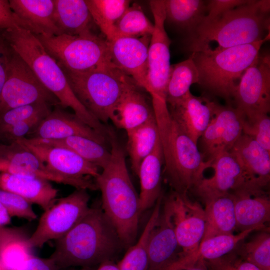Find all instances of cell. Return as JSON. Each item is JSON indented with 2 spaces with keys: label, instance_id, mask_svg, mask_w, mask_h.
Masks as SVG:
<instances>
[{
  "label": "cell",
  "instance_id": "48",
  "mask_svg": "<svg viewBox=\"0 0 270 270\" xmlns=\"http://www.w3.org/2000/svg\"><path fill=\"white\" fill-rule=\"evenodd\" d=\"M11 222V216L6 208L0 202V226L8 224Z\"/></svg>",
  "mask_w": 270,
  "mask_h": 270
},
{
  "label": "cell",
  "instance_id": "45",
  "mask_svg": "<svg viewBox=\"0 0 270 270\" xmlns=\"http://www.w3.org/2000/svg\"><path fill=\"white\" fill-rule=\"evenodd\" d=\"M12 49L0 30V94L6 82Z\"/></svg>",
  "mask_w": 270,
  "mask_h": 270
},
{
  "label": "cell",
  "instance_id": "12",
  "mask_svg": "<svg viewBox=\"0 0 270 270\" xmlns=\"http://www.w3.org/2000/svg\"><path fill=\"white\" fill-rule=\"evenodd\" d=\"M16 142L36 154L52 172L78 182L87 190H98L95 179L100 174L98 168L68 148L48 144L42 140L24 138Z\"/></svg>",
  "mask_w": 270,
  "mask_h": 270
},
{
  "label": "cell",
  "instance_id": "23",
  "mask_svg": "<svg viewBox=\"0 0 270 270\" xmlns=\"http://www.w3.org/2000/svg\"><path fill=\"white\" fill-rule=\"evenodd\" d=\"M229 152L250 181L259 189L265 190L270 180V152L243 134Z\"/></svg>",
  "mask_w": 270,
  "mask_h": 270
},
{
  "label": "cell",
  "instance_id": "19",
  "mask_svg": "<svg viewBox=\"0 0 270 270\" xmlns=\"http://www.w3.org/2000/svg\"><path fill=\"white\" fill-rule=\"evenodd\" d=\"M214 103L205 97L195 96L189 91L168 107L172 118L198 144L212 118Z\"/></svg>",
  "mask_w": 270,
  "mask_h": 270
},
{
  "label": "cell",
  "instance_id": "53",
  "mask_svg": "<svg viewBox=\"0 0 270 270\" xmlns=\"http://www.w3.org/2000/svg\"><path fill=\"white\" fill-rule=\"evenodd\" d=\"M94 270L92 268H82L80 270Z\"/></svg>",
  "mask_w": 270,
  "mask_h": 270
},
{
  "label": "cell",
  "instance_id": "29",
  "mask_svg": "<svg viewBox=\"0 0 270 270\" xmlns=\"http://www.w3.org/2000/svg\"><path fill=\"white\" fill-rule=\"evenodd\" d=\"M54 20L60 34L80 36L94 32L96 26L86 0H54Z\"/></svg>",
  "mask_w": 270,
  "mask_h": 270
},
{
  "label": "cell",
  "instance_id": "42",
  "mask_svg": "<svg viewBox=\"0 0 270 270\" xmlns=\"http://www.w3.org/2000/svg\"><path fill=\"white\" fill-rule=\"evenodd\" d=\"M0 202L6 208L11 218L16 216L29 221L37 218L32 204L18 194L0 189Z\"/></svg>",
  "mask_w": 270,
  "mask_h": 270
},
{
  "label": "cell",
  "instance_id": "31",
  "mask_svg": "<svg viewBox=\"0 0 270 270\" xmlns=\"http://www.w3.org/2000/svg\"><path fill=\"white\" fill-rule=\"evenodd\" d=\"M165 22L192 35L206 14V2L202 0H164Z\"/></svg>",
  "mask_w": 270,
  "mask_h": 270
},
{
  "label": "cell",
  "instance_id": "41",
  "mask_svg": "<svg viewBox=\"0 0 270 270\" xmlns=\"http://www.w3.org/2000/svg\"><path fill=\"white\" fill-rule=\"evenodd\" d=\"M51 106L46 102H36L8 110L0 116V132L16 124L36 116L50 114L52 111Z\"/></svg>",
  "mask_w": 270,
  "mask_h": 270
},
{
  "label": "cell",
  "instance_id": "16",
  "mask_svg": "<svg viewBox=\"0 0 270 270\" xmlns=\"http://www.w3.org/2000/svg\"><path fill=\"white\" fill-rule=\"evenodd\" d=\"M168 198L174 232L182 249L180 256L191 254L198 248L204 234V208L198 202L191 200L187 194L174 191Z\"/></svg>",
  "mask_w": 270,
  "mask_h": 270
},
{
  "label": "cell",
  "instance_id": "24",
  "mask_svg": "<svg viewBox=\"0 0 270 270\" xmlns=\"http://www.w3.org/2000/svg\"><path fill=\"white\" fill-rule=\"evenodd\" d=\"M0 189L18 194L44 211L54 204L58 192L47 180L7 172H0Z\"/></svg>",
  "mask_w": 270,
  "mask_h": 270
},
{
  "label": "cell",
  "instance_id": "27",
  "mask_svg": "<svg viewBox=\"0 0 270 270\" xmlns=\"http://www.w3.org/2000/svg\"><path fill=\"white\" fill-rule=\"evenodd\" d=\"M254 230H248L236 234H221L202 240L194 252L180 256L166 270H180L190 268L200 260L212 262L218 260L233 250Z\"/></svg>",
  "mask_w": 270,
  "mask_h": 270
},
{
  "label": "cell",
  "instance_id": "3",
  "mask_svg": "<svg viewBox=\"0 0 270 270\" xmlns=\"http://www.w3.org/2000/svg\"><path fill=\"white\" fill-rule=\"evenodd\" d=\"M12 50L31 68L43 86L58 100L60 105L72 108L84 124L104 136L106 127L95 118L73 92L66 76L56 60L46 50L38 37L21 27L2 30Z\"/></svg>",
  "mask_w": 270,
  "mask_h": 270
},
{
  "label": "cell",
  "instance_id": "40",
  "mask_svg": "<svg viewBox=\"0 0 270 270\" xmlns=\"http://www.w3.org/2000/svg\"><path fill=\"white\" fill-rule=\"evenodd\" d=\"M242 134L258 142L270 152V118L267 114L244 116Z\"/></svg>",
  "mask_w": 270,
  "mask_h": 270
},
{
  "label": "cell",
  "instance_id": "4",
  "mask_svg": "<svg viewBox=\"0 0 270 270\" xmlns=\"http://www.w3.org/2000/svg\"><path fill=\"white\" fill-rule=\"evenodd\" d=\"M270 4L268 0H250L212 23L198 28L188 36L189 50L206 51L216 43L211 51H219L263 40L270 35L265 34L270 30Z\"/></svg>",
  "mask_w": 270,
  "mask_h": 270
},
{
  "label": "cell",
  "instance_id": "38",
  "mask_svg": "<svg viewBox=\"0 0 270 270\" xmlns=\"http://www.w3.org/2000/svg\"><path fill=\"white\" fill-rule=\"evenodd\" d=\"M242 259L261 270H270V234L264 230L243 244L240 250Z\"/></svg>",
  "mask_w": 270,
  "mask_h": 270
},
{
  "label": "cell",
  "instance_id": "22",
  "mask_svg": "<svg viewBox=\"0 0 270 270\" xmlns=\"http://www.w3.org/2000/svg\"><path fill=\"white\" fill-rule=\"evenodd\" d=\"M30 134L42 140H60L72 136L90 138L104 145L108 138L84 124L74 114L56 108L42 120Z\"/></svg>",
  "mask_w": 270,
  "mask_h": 270
},
{
  "label": "cell",
  "instance_id": "55",
  "mask_svg": "<svg viewBox=\"0 0 270 270\" xmlns=\"http://www.w3.org/2000/svg\"><path fill=\"white\" fill-rule=\"evenodd\" d=\"M214 270H219V269H214Z\"/></svg>",
  "mask_w": 270,
  "mask_h": 270
},
{
  "label": "cell",
  "instance_id": "34",
  "mask_svg": "<svg viewBox=\"0 0 270 270\" xmlns=\"http://www.w3.org/2000/svg\"><path fill=\"white\" fill-rule=\"evenodd\" d=\"M40 140L48 144L70 150L84 160L102 169L110 159V151H108L104 145L88 138L72 136L60 140Z\"/></svg>",
  "mask_w": 270,
  "mask_h": 270
},
{
  "label": "cell",
  "instance_id": "2",
  "mask_svg": "<svg viewBox=\"0 0 270 270\" xmlns=\"http://www.w3.org/2000/svg\"><path fill=\"white\" fill-rule=\"evenodd\" d=\"M111 157L94 180L102 194V208L124 248L135 244L140 212L139 194L130 180L123 148L111 131Z\"/></svg>",
  "mask_w": 270,
  "mask_h": 270
},
{
  "label": "cell",
  "instance_id": "14",
  "mask_svg": "<svg viewBox=\"0 0 270 270\" xmlns=\"http://www.w3.org/2000/svg\"><path fill=\"white\" fill-rule=\"evenodd\" d=\"M244 116L235 107L214 102L211 120L200 138L204 161L212 163L218 156L230 150L242 134Z\"/></svg>",
  "mask_w": 270,
  "mask_h": 270
},
{
  "label": "cell",
  "instance_id": "15",
  "mask_svg": "<svg viewBox=\"0 0 270 270\" xmlns=\"http://www.w3.org/2000/svg\"><path fill=\"white\" fill-rule=\"evenodd\" d=\"M210 167L214 175L202 178L192 190L204 202L242 190L263 192L248 178L236 158L229 152L216 158Z\"/></svg>",
  "mask_w": 270,
  "mask_h": 270
},
{
  "label": "cell",
  "instance_id": "26",
  "mask_svg": "<svg viewBox=\"0 0 270 270\" xmlns=\"http://www.w3.org/2000/svg\"><path fill=\"white\" fill-rule=\"evenodd\" d=\"M13 12L36 36L60 34L54 20V0H10Z\"/></svg>",
  "mask_w": 270,
  "mask_h": 270
},
{
  "label": "cell",
  "instance_id": "5",
  "mask_svg": "<svg viewBox=\"0 0 270 270\" xmlns=\"http://www.w3.org/2000/svg\"><path fill=\"white\" fill-rule=\"evenodd\" d=\"M154 116L166 179L174 192L187 194L204 178V173L212 163L204 160L198 144L181 130L169 112Z\"/></svg>",
  "mask_w": 270,
  "mask_h": 270
},
{
  "label": "cell",
  "instance_id": "20",
  "mask_svg": "<svg viewBox=\"0 0 270 270\" xmlns=\"http://www.w3.org/2000/svg\"><path fill=\"white\" fill-rule=\"evenodd\" d=\"M0 158L8 164L7 172L34 176L87 190L82 184L50 171L36 154L17 142L0 143Z\"/></svg>",
  "mask_w": 270,
  "mask_h": 270
},
{
  "label": "cell",
  "instance_id": "37",
  "mask_svg": "<svg viewBox=\"0 0 270 270\" xmlns=\"http://www.w3.org/2000/svg\"><path fill=\"white\" fill-rule=\"evenodd\" d=\"M154 30V24L146 16L140 6L134 3L116 22L115 38L151 36Z\"/></svg>",
  "mask_w": 270,
  "mask_h": 270
},
{
  "label": "cell",
  "instance_id": "17",
  "mask_svg": "<svg viewBox=\"0 0 270 270\" xmlns=\"http://www.w3.org/2000/svg\"><path fill=\"white\" fill-rule=\"evenodd\" d=\"M151 36L118 37L108 41L112 64L146 92L148 88V50Z\"/></svg>",
  "mask_w": 270,
  "mask_h": 270
},
{
  "label": "cell",
  "instance_id": "50",
  "mask_svg": "<svg viewBox=\"0 0 270 270\" xmlns=\"http://www.w3.org/2000/svg\"><path fill=\"white\" fill-rule=\"evenodd\" d=\"M16 229L6 228L0 226V246L15 232Z\"/></svg>",
  "mask_w": 270,
  "mask_h": 270
},
{
  "label": "cell",
  "instance_id": "47",
  "mask_svg": "<svg viewBox=\"0 0 270 270\" xmlns=\"http://www.w3.org/2000/svg\"><path fill=\"white\" fill-rule=\"evenodd\" d=\"M18 270H60L50 258H40L31 255Z\"/></svg>",
  "mask_w": 270,
  "mask_h": 270
},
{
  "label": "cell",
  "instance_id": "25",
  "mask_svg": "<svg viewBox=\"0 0 270 270\" xmlns=\"http://www.w3.org/2000/svg\"><path fill=\"white\" fill-rule=\"evenodd\" d=\"M234 196L236 230H265L270 220V200L266 192L242 190Z\"/></svg>",
  "mask_w": 270,
  "mask_h": 270
},
{
  "label": "cell",
  "instance_id": "10",
  "mask_svg": "<svg viewBox=\"0 0 270 270\" xmlns=\"http://www.w3.org/2000/svg\"><path fill=\"white\" fill-rule=\"evenodd\" d=\"M89 200L90 195L84 189H76L56 200L41 216L35 231L26 240V246L40 248L49 240L62 237L88 212Z\"/></svg>",
  "mask_w": 270,
  "mask_h": 270
},
{
  "label": "cell",
  "instance_id": "36",
  "mask_svg": "<svg viewBox=\"0 0 270 270\" xmlns=\"http://www.w3.org/2000/svg\"><path fill=\"white\" fill-rule=\"evenodd\" d=\"M199 74L192 60L188 58L171 65L166 89V102L168 106L181 99L188 92L190 86L198 84Z\"/></svg>",
  "mask_w": 270,
  "mask_h": 270
},
{
  "label": "cell",
  "instance_id": "18",
  "mask_svg": "<svg viewBox=\"0 0 270 270\" xmlns=\"http://www.w3.org/2000/svg\"><path fill=\"white\" fill-rule=\"evenodd\" d=\"M168 198L152 228L148 242V270H166L180 256Z\"/></svg>",
  "mask_w": 270,
  "mask_h": 270
},
{
  "label": "cell",
  "instance_id": "44",
  "mask_svg": "<svg viewBox=\"0 0 270 270\" xmlns=\"http://www.w3.org/2000/svg\"><path fill=\"white\" fill-rule=\"evenodd\" d=\"M17 27H21L28 30L24 22L20 20L11 9L9 1L0 0V30Z\"/></svg>",
  "mask_w": 270,
  "mask_h": 270
},
{
  "label": "cell",
  "instance_id": "54",
  "mask_svg": "<svg viewBox=\"0 0 270 270\" xmlns=\"http://www.w3.org/2000/svg\"><path fill=\"white\" fill-rule=\"evenodd\" d=\"M0 270H4V268H2V266L0 264Z\"/></svg>",
  "mask_w": 270,
  "mask_h": 270
},
{
  "label": "cell",
  "instance_id": "1",
  "mask_svg": "<svg viewBox=\"0 0 270 270\" xmlns=\"http://www.w3.org/2000/svg\"><path fill=\"white\" fill-rule=\"evenodd\" d=\"M114 225L102 208H90L64 236L56 240L49 257L60 270L92 268L112 258L124 248Z\"/></svg>",
  "mask_w": 270,
  "mask_h": 270
},
{
  "label": "cell",
  "instance_id": "39",
  "mask_svg": "<svg viewBox=\"0 0 270 270\" xmlns=\"http://www.w3.org/2000/svg\"><path fill=\"white\" fill-rule=\"evenodd\" d=\"M24 234L14 236L0 246V263L4 270H18L31 256Z\"/></svg>",
  "mask_w": 270,
  "mask_h": 270
},
{
  "label": "cell",
  "instance_id": "32",
  "mask_svg": "<svg viewBox=\"0 0 270 270\" xmlns=\"http://www.w3.org/2000/svg\"><path fill=\"white\" fill-rule=\"evenodd\" d=\"M126 134V150L132 168L138 175L142 162L153 150L160 138L155 116Z\"/></svg>",
  "mask_w": 270,
  "mask_h": 270
},
{
  "label": "cell",
  "instance_id": "11",
  "mask_svg": "<svg viewBox=\"0 0 270 270\" xmlns=\"http://www.w3.org/2000/svg\"><path fill=\"white\" fill-rule=\"evenodd\" d=\"M36 102L60 105L54 96L12 50L6 78L0 94V116L12 108Z\"/></svg>",
  "mask_w": 270,
  "mask_h": 270
},
{
  "label": "cell",
  "instance_id": "33",
  "mask_svg": "<svg viewBox=\"0 0 270 270\" xmlns=\"http://www.w3.org/2000/svg\"><path fill=\"white\" fill-rule=\"evenodd\" d=\"M92 20L108 41L116 36L115 25L130 6L128 0H86Z\"/></svg>",
  "mask_w": 270,
  "mask_h": 270
},
{
  "label": "cell",
  "instance_id": "9",
  "mask_svg": "<svg viewBox=\"0 0 270 270\" xmlns=\"http://www.w3.org/2000/svg\"><path fill=\"white\" fill-rule=\"evenodd\" d=\"M150 4L154 19V30L148 50L147 92L151 96L153 106H168L166 89L171 67V40L164 28V0H151Z\"/></svg>",
  "mask_w": 270,
  "mask_h": 270
},
{
  "label": "cell",
  "instance_id": "30",
  "mask_svg": "<svg viewBox=\"0 0 270 270\" xmlns=\"http://www.w3.org/2000/svg\"><path fill=\"white\" fill-rule=\"evenodd\" d=\"M204 204L206 228L202 240L233 234L236 230L233 194L217 197Z\"/></svg>",
  "mask_w": 270,
  "mask_h": 270
},
{
  "label": "cell",
  "instance_id": "13",
  "mask_svg": "<svg viewBox=\"0 0 270 270\" xmlns=\"http://www.w3.org/2000/svg\"><path fill=\"white\" fill-rule=\"evenodd\" d=\"M244 116L270 110V56L260 54L245 70L232 98Z\"/></svg>",
  "mask_w": 270,
  "mask_h": 270
},
{
  "label": "cell",
  "instance_id": "52",
  "mask_svg": "<svg viewBox=\"0 0 270 270\" xmlns=\"http://www.w3.org/2000/svg\"><path fill=\"white\" fill-rule=\"evenodd\" d=\"M8 166L7 162L0 158V172H6Z\"/></svg>",
  "mask_w": 270,
  "mask_h": 270
},
{
  "label": "cell",
  "instance_id": "51",
  "mask_svg": "<svg viewBox=\"0 0 270 270\" xmlns=\"http://www.w3.org/2000/svg\"><path fill=\"white\" fill-rule=\"evenodd\" d=\"M180 270H210L208 262L200 260L198 262L192 267L182 269Z\"/></svg>",
  "mask_w": 270,
  "mask_h": 270
},
{
  "label": "cell",
  "instance_id": "28",
  "mask_svg": "<svg viewBox=\"0 0 270 270\" xmlns=\"http://www.w3.org/2000/svg\"><path fill=\"white\" fill-rule=\"evenodd\" d=\"M163 164V152L159 138L153 150L142 162L137 175L140 184L139 194L140 214L154 206L161 196Z\"/></svg>",
  "mask_w": 270,
  "mask_h": 270
},
{
  "label": "cell",
  "instance_id": "49",
  "mask_svg": "<svg viewBox=\"0 0 270 270\" xmlns=\"http://www.w3.org/2000/svg\"><path fill=\"white\" fill-rule=\"evenodd\" d=\"M97 270H120L118 264L112 260H106L100 264Z\"/></svg>",
  "mask_w": 270,
  "mask_h": 270
},
{
  "label": "cell",
  "instance_id": "8",
  "mask_svg": "<svg viewBox=\"0 0 270 270\" xmlns=\"http://www.w3.org/2000/svg\"><path fill=\"white\" fill-rule=\"evenodd\" d=\"M36 36L62 69L80 72L112 64L108 41L95 32Z\"/></svg>",
  "mask_w": 270,
  "mask_h": 270
},
{
  "label": "cell",
  "instance_id": "35",
  "mask_svg": "<svg viewBox=\"0 0 270 270\" xmlns=\"http://www.w3.org/2000/svg\"><path fill=\"white\" fill-rule=\"evenodd\" d=\"M162 196L146 224L138 241L128 248L122 260L118 264L120 270H148V242L150 233L158 218Z\"/></svg>",
  "mask_w": 270,
  "mask_h": 270
},
{
  "label": "cell",
  "instance_id": "43",
  "mask_svg": "<svg viewBox=\"0 0 270 270\" xmlns=\"http://www.w3.org/2000/svg\"><path fill=\"white\" fill-rule=\"evenodd\" d=\"M250 0H210L206 1V14L198 28L204 26L212 23L228 10L246 4Z\"/></svg>",
  "mask_w": 270,
  "mask_h": 270
},
{
  "label": "cell",
  "instance_id": "6",
  "mask_svg": "<svg viewBox=\"0 0 270 270\" xmlns=\"http://www.w3.org/2000/svg\"><path fill=\"white\" fill-rule=\"evenodd\" d=\"M268 36L255 42L219 51L192 52L190 56L198 70V84L230 103L241 76L258 56Z\"/></svg>",
  "mask_w": 270,
  "mask_h": 270
},
{
  "label": "cell",
  "instance_id": "21",
  "mask_svg": "<svg viewBox=\"0 0 270 270\" xmlns=\"http://www.w3.org/2000/svg\"><path fill=\"white\" fill-rule=\"evenodd\" d=\"M143 90L132 78L127 82L110 120L116 128L126 132L154 115L152 102Z\"/></svg>",
  "mask_w": 270,
  "mask_h": 270
},
{
  "label": "cell",
  "instance_id": "7",
  "mask_svg": "<svg viewBox=\"0 0 270 270\" xmlns=\"http://www.w3.org/2000/svg\"><path fill=\"white\" fill-rule=\"evenodd\" d=\"M62 70L73 92L84 108L102 123L110 120L130 78L112 64L80 72Z\"/></svg>",
  "mask_w": 270,
  "mask_h": 270
},
{
  "label": "cell",
  "instance_id": "46",
  "mask_svg": "<svg viewBox=\"0 0 270 270\" xmlns=\"http://www.w3.org/2000/svg\"><path fill=\"white\" fill-rule=\"evenodd\" d=\"M211 267L214 269L221 270H261L257 266L248 261L240 260H227L222 258L212 262Z\"/></svg>",
  "mask_w": 270,
  "mask_h": 270
}]
</instances>
